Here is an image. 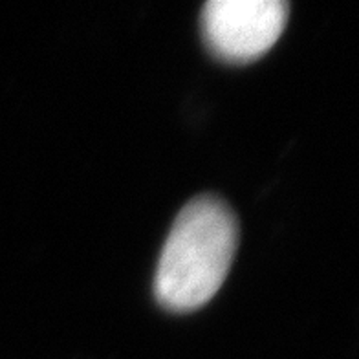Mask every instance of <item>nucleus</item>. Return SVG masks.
<instances>
[{
  "label": "nucleus",
  "instance_id": "obj_1",
  "mask_svg": "<svg viewBox=\"0 0 359 359\" xmlns=\"http://www.w3.org/2000/svg\"><path fill=\"white\" fill-rule=\"evenodd\" d=\"M238 246V222L224 200H191L170 227L158 260L154 293L176 313L205 306L222 288Z\"/></svg>",
  "mask_w": 359,
  "mask_h": 359
},
{
  "label": "nucleus",
  "instance_id": "obj_2",
  "mask_svg": "<svg viewBox=\"0 0 359 359\" xmlns=\"http://www.w3.org/2000/svg\"><path fill=\"white\" fill-rule=\"evenodd\" d=\"M288 22L283 0H211L202 10V35L220 61L244 65L268 53Z\"/></svg>",
  "mask_w": 359,
  "mask_h": 359
}]
</instances>
